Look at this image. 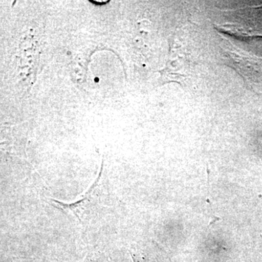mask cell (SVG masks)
<instances>
[{
	"label": "cell",
	"instance_id": "1",
	"mask_svg": "<svg viewBox=\"0 0 262 262\" xmlns=\"http://www.w3.org/2000/svg\"><path fill=\"white\" fill-rule=\"evenodd\" d=\"M84 262H96V261H94L92 258L90 257L89 256H88L87 257H86L85 260H84Z\"/></svg>",
	"mask_w": 262,
	"mask_h": 262
},
{
	"label": "cell",
	"instance_id": "2",
	"mask_svg": "<svg viewBox=\"0 0 262 262\" xmlns=\"http://www.w3.org/2000/svg\"><path fill=\"white\" fill-rule=\"evenodd\" d=\"M133 258H134V262H139V261H137V260L135 259V258H134V256H133Z\"/></svg>",
	"mask_w": 262,
	"mask_h": 262
}]
</instances>
